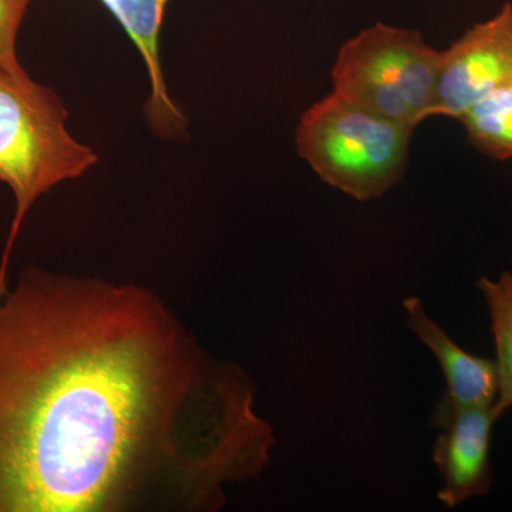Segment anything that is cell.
I'll return each mask as SVG.
<instances>
[{"mask_svg": "<svg viewBox=\"0 0 512 512\" xmlns=\"http://www.w3.org/2000/svg\"><path fill=\"white\" fill-rule=\"evenodd\" d=\"M497 420L494 407L453 409L437 403L431 414V426L441 430L433 446V461L443 480L437 498L448 510L490 493L491 434Z\"/></svg>", "mask_w": 512, "mask_h": 512, "instance_id": "cell-6", "label": "cell"}, {"mask_svg": "<svg viewBox=\"0 0 512 512\" xmlns=\"http://www.w3.org/2000/svg\"><path fill=\"white\" fill-rule=\"evenodd\" d=\"M33 0H0V70L26 72L16 53L20 26Z\"/></svg>", "mask_w": 512, "mask_h": 512, "instance_id": "cell-11", "label": "cell"}, {"mask_svg": "<svg viewBox=\"0 0 512 512\" xmlns=\"http://www.w3.org/2000/svg\"><path fill=\"white\" fill-rule=\"evenodd\" d=\"M440 55L419 30L377 22L340 47L330 69L332 92L417 128L433 114Z\"/></svg>", "mask_w": 512, "mask_h": 512, "instance_id": "cell-4", "label": "cell"}, {"mask_svg": "<svg viewBox=\"0 0 512 512\" xmlns=\"http://www.w3.org/2000/svg\"><path fill=\"white\" fill-rule=\"evenodd\" d=\"M457 120L481 154L497 161L512 160V83L487 94Z\"/></svg>", "mask_w": 512, "mask_h": 512, "instance_id": "cell-9", "label": "cell"}, {"mask_svg": "<svg viewBox=\"0 0 512 512\" xmlns=\"http://www.w3.org/2000/svg\"><path fill=\"white\" fill-rule=\"evenodd\" d=\"M508 83H512L511 3L441 50L431 117L457 120L477 101Z\"/></svg>", "mask_w": 512, "mask_h": 512, "instance_id": "cell-5", "label": "cell"}, {"mask_svg": "<svg viewBox=\"0 0 512 512\" xmlns=\"http://www.w3.org/2000/svg\"><path fill=\"white\" fill-rule=\"evenodd\" d=\"M133 40L146 63L150 96L146 119L151 130L164 140L187 137V119L171 99L160 57V35L165 8L170 0H100Z\"/></svg>", "mask_w": 512, "mask_h": 512, "instance_id": "cell-8", "label": "cell"}, {"mask_svg": "<svg viewBox=\"0 0 512 512\" xmlns=\"http://www.w3.org/2000/svg\"><path fill=\"white\" fill-rule=\"evenodd\" d=\"M414 130L330 92L303 111L295 146L323 183L366 202L402 181Z\"/></svg>", "mask_w": 512, "mask_h": 512, "instance_id": "cell-3", "label": "cell"}, {"mask_svg": "<svg viewBox=\"0 0 512 512\" xmlns=\"http://www.w3.org/2000/svg\"><path fill=\"white\" fill-rule=\"evenodd\" d=\"M274 446L244 370L157 293L37 268L0 284V512H214Z\"/></svg>", "mask_w": 512, "mask_h": 512, "instance_id": "cell-1", "label": "cell"}, {"mask_svg": "<svg viewBox=\"0 0 512 512\" xmlns=\"http://www.w3.org/2000/svg\"><path fill=\"white\" fill-rule=\"evenodd\" d=\"M478 289L483 292L490 312L500 392L494 404L497 419L512 407V274L503 272L497 281L478 279Z\"/></svg>", "mask_w": 512, "mask_h": 512, "instance_id": "cell-10", "label": "cell"}, {"mask_svg": "<svg viewBox=\"0 0 512 512\" xmlns=\"http://www.w3.org/2000/svg\"><path fill=\"white\" fill-rule=\"evenodd\" d=\"M60 97L28 73L0 70V183L16 201L15 217L0 261V282L8 281L13 245L26 214L57 184L82 177L97 164L92 148L67 130Z\"/></svg>", "mask_w": 512, "mask_h": 512, "instance_id": "cell-2", "label": "cell"}, {"mask_svg": "<svg viewBox=\"0 0 512 512\" xmlns=\"http://www.w3.org/2000/svg\"><path fill=\"white\" fill-rule=\"evenodd\" d=\"M403 309L410 330L436 356L446 377L447 389L439 403L453 409L494 407L500 392L495 360L471 355L460 348L439 323L427 315L419 298L404 299Z\"/></svg>", "mask_w": 512, "mask_h": 512, "instance_id": "cell-7", "label": "cell"}]
</instances>
